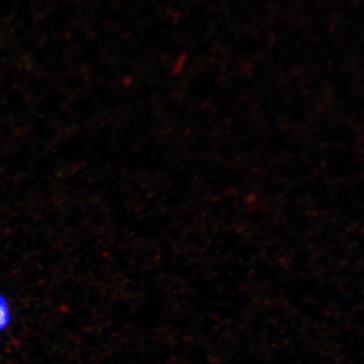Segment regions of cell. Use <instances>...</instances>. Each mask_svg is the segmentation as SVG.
<instances>
[{
    "instance_id": "obj_1",
    "label": "cell",
    "mask_w": 364,
    "mask_h": 364,
    "mask_svg": "<svg viewBox=\"0 0 364 364\" xmlns=\"http://www.w3.org/2000/svg\"><path fill=\"white\" fill-rule=\"evenodd\" d=\"M13 322V312L6 296L0 294V334L6 332Z\"/></svg>"
}]
</instances>
